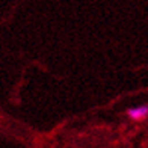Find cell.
<instances>
[{
  "mask_svg": "<svg viewBox=\"0 0 148 148\" xmlns=\"http://www.w3.org/2000/svg\"><path fill=\"white\" fill-rule=\"evenodd\" d=\"M125 115L133 123H144L148 119V104H139L134 107H127Z\"/></svg>",
  "mask_w": 148,
  "mask_h": 148,
  "instance_id": "obj_1",
  "label": "cell"
}]
</instances>
